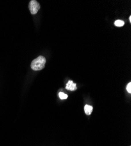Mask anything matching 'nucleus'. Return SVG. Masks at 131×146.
I'll list each match as a JSON object with an SVG mask.
<instances>
[{"instance_id": "nucleus-1", "label": "nucleus", "mask_w": 131, "mask_h": 146, "mask_svg": "<svg viewBox=\"0 0 131 146\" xmlns=\"http://www.w3.org/2000/svg\"><path fill=\"white\" fill-rule=\"evenodd\" d=\"M45 58L44 56H40L32 61L31 64V67L34 71L41 70L45 67Z\"/></svg>"}, {"instance_id": "nucleus-2", "label": "nucleus", "mask_w": 131, "mask_h": 146, "mask_svg": "<svg viewBox=\"0 0 131 146\" xmlns=\"http://www.w3.org/2000/svg\"><path fill=\"white\" fill-rule=\"evenodd\" d=\"M40 7H40V5L38 3V2L35 1V0H32V1H31L30 2L29 9H30L31 13L33 15L37 14L38 11L40 9Z\"/></svg>"}, {"instance_id": "nucleus-3", "label": "nucleus", "mask_w": 131, "mask_h": 146, "mask_svg": "<svg viewBox=\"0 0 131 146\" xmlns=\"http://www.w3.org/2000/svg\"><path fill=\"white\" fill-rule=\"evenodd\" d=\"M66 89L69 91H75L77 88V84L74 83L73 81H69L68 82L66 85Z\"/></svg>"}, {"instance_id": "nucleus-4", "label": "nucleus", "mask_w": 131, "mask_h": 146, "mask_svg": "<svg viewBox=\"0 0 131 146\" xmlns=\"http://www.w3.org/2000/svg\"><path fill=\"white\" fill-rule=\"evenodd\" d=\"M92 110H93V108L92 106L86 105L84 107L85 112L87 115H90L91 114V113L92 112Z\"/></svg>"}, {"instance_id": "nucleus-5", "label": "nucleus", "mask_w": 131, "mask_h": 146, "mask_svg": "<svg viewBox=\"0 0 131 146\" xmlns=\"http://www.w3.org/2000/svg\"><path fill=\"white\" fill-rule=\"evenodd\" d=\"M124 22L122 20H116L115 22V25L118 27H122L124 25Z\"/></svg>"}, {"instance_id": "nucleus-6", "label": "nucleus", "mask_w": 131, "mask_h": 146, "mask_svg": "<svg viewBox=\"0 0 131 146\" xmlns=\"http://www.w3.org/2000/svg\"><path fill=\"white\" fill-rule=\"evenodd\" d=\"M59 98H60V99H61V100H65L68 98V95L67 94H65L63 92H61L59 93Z\"/></svg>"}, {"instance_id": "nucleus-7", "label": "nucleus", "mask_w": 131, "mask_h": 146, "mask_svg": "<svg viewBox=\"0 0 131 146\" xmlns=\"http://www.w3.org/2000/svg\"><path fill=\"white\" fill-rule=\"evenodd\" d=\"M126 90L130 94L131 93V82H129L126 86Z\"/></svg>"}, {"instance_id": "nucleus-8", "label": "nucleus", "mask_w": 131, "mask_h": 146, "mask_svg": "<svg viewBox=\"0 0 131 146\" xmlns=\"http://www.w3.org/2000/svg\"><path fill=\"white\" fill-rule=\"evenodd\" d=\"M129 21H130V22H131V16L129 17Z\"/></svg>"}]
</instances>
